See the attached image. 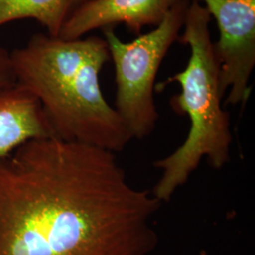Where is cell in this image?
Returning <instances> with one entry per match:
<instances>
[{"label": "cell", "instance_id": "8992f818", "mask_svg": "<svg viewBox=\"0 0 255 255\" xmlns=\"http://www.w3.org/2000/svg\"><path fill=\"white\" fill-rule=\"evenodd\" d=\"M185 0H91L62 28L59 38L80 39L95 29L123 24L140 35L143 27H157L167 13Z\"/></svg>", "mask_w": 255, "mask_h": 255}, {"label": "cell", "instance_id": "ba28073f", "mask_svg": "<svg viewBox=\"0 0 255 255\" xmlns=\"http://www.w3.org/2000/svg\"><path fill=\"white\" fill-rule=\"evenodd\" d=\"M91 0H0V27L20 19H33L58 37L68 20Z\"/></svg>", "mask_w": 255, "mask_h": 255}, {"label": "cell", "instance_id": "52a82bcc", "mask_svg": "<svg viewBox=\"0 0 255 255\" xmlns=\"http://www.w3.org/2000/svg\"><path fill=\"white\" fill-rule=\"evenodd\" d=\"M54 136L42 106L15 83L0 90V160L27 142Z\"/></svg>", "mask_w": 255, "mask_h": 255}, {"label": "cell", "instance_id": "277c9868", "mask_svg": "<svg viewBox=\"0 0 255 255\" xmlns=\"http://www.w3.org/2000/svg\"><path fill=\"white\" fill-rule=\"evenodd\" d=\"M190 1L174 7L159 26L128 43L119 39L114 27L103 29L115 65L114 108L133 139H146L156 128L159 119L154 100L156 77L165 55L180 38Z\"/></svg>", "mask_w": 255, "mask_h": 255}, {"label": "cell", "instance_id": "3957f363", "mask_svg": "<svg viewBox=\"0 0 255 255\" xmlns=\"http://www.w3.org/2000/svg\"><path fill=\"white\" fill-rule=\"evenodd\" d=\"M211 15L199 0L187 8L184 31L179 40L189 46L186 67L157 85V90L179 83L181 92L170 101L178 114L190 121L187 136L172 153L154 162L161 177L151 190L162 203L170 201L176 191L188 182L203 159L215 169L231 160L233 134L228 113L223 109L219 83V66L210 34Z\"/></svg>", "mask_w": 255, "mask_h": 255}, {"label": "cell", "instance_id": "7a4b0ae2", "mask_svg": "<svg viewBox=\"0 0 255 255\" xmlns=\"http://www.w3.org/2000/svg\"><path fill=\"white\" fill-rule=\"evenodd\" d=\"M9 56L16 83L40 102L54 137L116 154L133 140L101 90V70L111 60L104 38L38 33Z\"/></svg>", "mask_w": 255, "mask_h": 255}, {"label": "cell", "instance_id": "9c48e42d", "mask_svg": "<svg viewBox=\"0 0 255 255\" xmlns=\"http://www.w3.org/2000/svg\"><path fill=\"white\" fill-rule=\"evenodd\" d=\"M16 83L13 74L10 56L4 48L0 47V90Z\"/></svg>", "mask_w": 255, "mask_h": 255}, {"label": "cell", "instance_id": "5b68a950", "mask_svg": "<svg viewBox=\"0 0 255 255\" xmlns=\"http://www.w3.org/2000/svg\"><path fill=\"white\" fill-rule=\"evenodd\" d=\"M217 21L219 38L214 43L220 89L229 90L225 104H246L255 65V0H201Z\"/></svg>", "mask_w": 255, "mask_h": 255}, {"label": "cell", "instance_id": "6da1fadb", "mask_svg": "<svg viewBox=\"0 0 255 255\" xmlns=\"http://www.w3.org/2000/svg\"><path fill=\"white\" fill-rule=\"evenodd\" d=\"M162 204L114 152L32 140L0 160V255H149Z\"/></svg>", "mask_w": 255, "mask_h": 255}]
</instances>
